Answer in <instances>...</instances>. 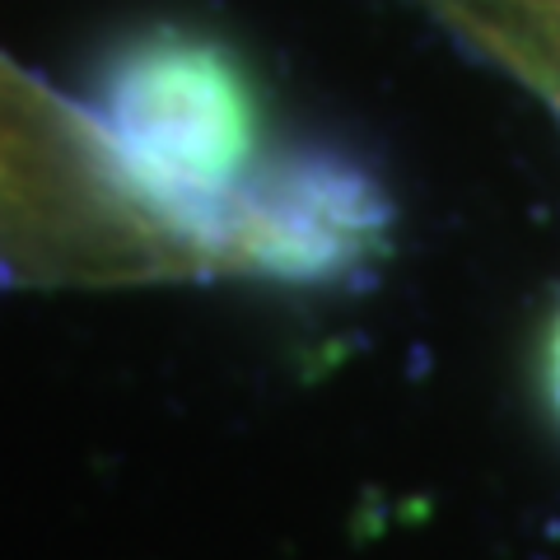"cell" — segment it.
<instances>
[{
  "label": "cell",
  "mask_w": 560,
  "mask_h": 560,
  "mask_svg": "<svg viewBox=\"0 0 560 560\" xmlns=\"http://www.w3.org/2000/svg\"><path fill=\"white\" fill-rule=\"evenodd\" d=\"M383 230L388 201L355 164L337 154H300L243 191L224 238L248 267L285 280H318L364 261Z\"/></svg>",
  "instance_id": "cell-2"
},
{
  "label": "cell",
  "mask_w": 560,
  "mask_h": 560,
  "mask_svg": "<svg viewBox=\"0 0 560 560\" xmlns=\"http://www.w3.org/2000/svg\"><path fill=\"white\" fill-rule=\"evenodd\" d=\"M541 370H547V397L560 416V300H556V313L547 323V360H541Z\"/></svg>",
  "instance_id": "cell-3"
},
{
  "label": "cell",
  "mask_w": 560,
  "mask_h": 560,
  "mask_svg": "<svg viewBox=\"0 0 560 560\" xmlns=\"http://www.w3.org/2000/svg\"><path fill=\"white\" fill-rule=\"evenodd\" d=\"M94 117L131 187L224 238L257 145V103L230 51L183 33L136 43L113 66Z\"/></svg>",
  "instance_id": "cell-1"
}]
</instances>
